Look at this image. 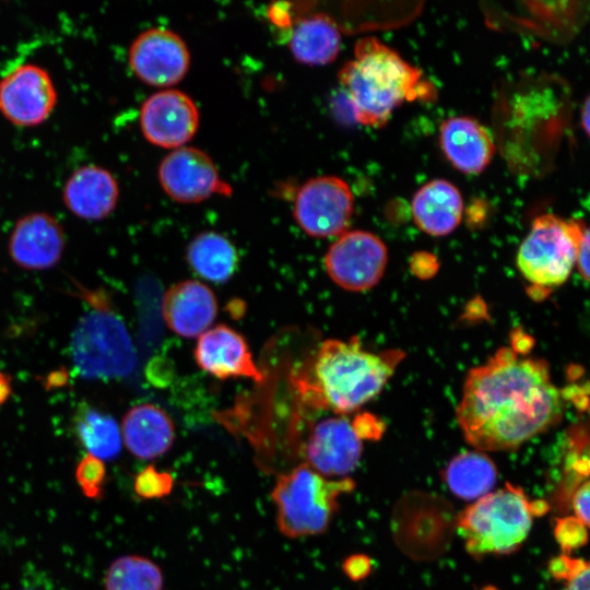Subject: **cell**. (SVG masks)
<instances>
[{
  "label": "cell",
  "mask_w": 590,
  "mask_h": 590,
  "mask_svg": "<svg viewBox=\"0 0 590 590\" xmlns=\"http://www.w3.org/2000/svg\"><path fill=\"white\" fill-rule=\"evenodd\" d=\"M564 398L545 361L499 349L465 379L457 420L467 441L483 451L510 450L557 424Z\"/></svg>",
  "instance_id": "obj_1"
},
{
  "label": "cell",
  "mask_w": 590,
  "mask_h": 590,
  "mask_svg": "<svg viewBox=\"0 0 590 590\" xmlns=\"http://www.w3.org/2000/svg\"><path fill=\"white\" fill-rule=\"evenodd\" d=\"M357 122L380 128L403 102L430 101L435 87L422 71L376 37H364L354 46V58L338 73Z\"/></svg>",
  "instance_id": "obj_2"
},
{
  "label": "cell",
  "mask_w": 590,
  "mask_h": 590,
  "mask_svg": "<svg viewBox=\"0 0 590 590\" xmlns=\"http://www.w3.org/2000/svg\"><path fill=\"white\" fill-rule=\"evenodd\" d=\"M403 357L400 351L368 352L356 337L326 340L312 361L306 390L319 406L338 414L353 412L382 390Z\"/></svg>",
  "instance_id": "obj_3"
},
{
  "label": "cell",
  "mask_w": 590,
  "mask_h": 590,
  "mask_svg": "<svg viewBox=\"0 0 590 590\" xmlns=\"http://www.w3.org/2000/svg\"><path fill=\"white\" fill-rule=\"evenodd\" d=\"M538 503H530L521 488H504L479 498L458 519V529L473 556L506 554L517 550L531 529Z\"/></svg>",
  "instance_id": "obj_4"
},
{
  "label": "cell",
  "mask_w": 590,
  "mask_h": 590,
  "mask_svg": "<svg viewBox=\"0 0 590 590\" xmlns=\"http://www.w3.org/2000/svg\"><path fill=\"white\" fill-rule=\"evenodd\" d=\"M354 487L352 479L330 481L306 463L279 475L271 498L280 532L291 539L323 533L339 508V497Z\"/></svg>",
  "instance_id": "obj_5"
},
{
  "label": "cell",
  "mask_w": 590,
  "mask_h": 590,
  "mask_svg": "<svg viewBox=\"0 0 590 590\" xmlns=\"http://www.w3.org/2000/svg\"><path fill=\"white\" fill-rule=\"evenodd\" d=\"M586 229L582 221L554 214L538 216L518 250L521 274L540 287L563 284L576 264L578 245Z\"/></svg>",
  "instance_id": "obj_6"
},
{
  "label": "cell",
  "mask_w": 590,
  "mask_h": 590,
  "mask_svg": "<svg viewBox=\"0 0 590 590\" xmlns=\"http://www.w3.org/2000/svg\"><path fill=\"white\" fill-rule=\"evenodd\" d=\"M75 369L88 379L127 376L134 367L135 353L123 322L101 307L85 315L71 340Z\"/></svg>",
  "instance_id": "obj_7"
},
{
  "label": "cell",
  "mask_w": 590,
  "mask_h": 590,
  "mask_svg": "<svg viewBox=\"0 0 590 590\" xmlns=\"http://www.w3.org/2000/svg\"><path fill=\"white\" fill-rule=\"evenodd\" d=\"M354 212V197L346 181L337 176L308 179L297 190L293 215L309 236H340L349 227Z\"/></svg>",
  "instance_id": "obj_8"
},
{
  "label": "cell",
  "mask_w": 590,
  "mask_h": 590,
  "mask_svg": "<svg viewBox=\"0 0 590 590\" xmlns=\"http://www.w3.org/2000/svg\"><path fill=\"white\" fill-rule=\"evenodd\" d=\"M388 262L384 241L366 231L341 234L324 256V267L330 279L351 292L374 287L382 278Z\"/></svg>",
  "instance_id": "obj_9"
},
{
  "label": "cell",
  "mask_w": 590,
  "mask_h": 590,
  "mask_svg": "<svg viewBox=\"0 0 590 590\" xmlns=\"http://www.w3.org/2000/svg\"><path fill=\"white\" fill-rule=\"evenodd\" d=\"M57 101L49 72L36 63H21L0 79V113L14 126L43 123L54 111Z\"/></svg>",
  "instance_id": "obj_10"
},
{
  "label": "cell",
  "mask_w": 590,
  "mask_h": 590,
  "mask_svg": "<svg viewBox=\"0 0 590 590\" xmlns=\"http://www.w3.org/2000/svg\"><path fill=\"white\" fill-rule=\"evenodd\" d=\"M130 69L142 82L157 87L177 84L186 75L190 54L184 39L175 32L151 27L141 32L128 51Z\"/></svg>",
  "instance_id": "obj_11"
},
{
  "label": "cell",
  "mask_w": 590,
  "mask_h": 590,
  "mask_svg": "<svg viewBox=\"0 0 590 590\" xmlns=\"http://www.w3.org/2000/svg\"><path fill=\"white\" fill-rule=\"evenodd\" d=\"M157 176L165 193L180 203H198L215 193L232 192L210 156L197 148L173 150L161 162Z\"/></svg>",
  "instance_id": "obj_12"
},
{
  "label": "cell",
  "mask_w": 590,
  "mask_h": 590,
  "mask_svg": "<svg viewBox=\"0 0 590 590\" xmlns=\"http://www.w3.org/2000/svg\"><path fill=\"white\" fill-rule=\"evenodd\" d=\"M140 128L152 144L178 149L187 143L199 127V111L184 92L165 88L151 94L140 108Z\"/></svg>",
  "instance_id": "obj_13"
},
{
  "label": "cell",
  "mask_w": 590,
  "mask_h": 590,
  "mask_svg": "<svg viewBox=\"0 0 590 590\" xmlns=\"http://www.w3.org/2000/svg\"><path fill=\"white\" fill-rule=\"evenodd\" d=\"M66 235L51 214L35 211L20 217L11 232L8 249L13 262L25 270H46L56 266L64 251Z\"/></svg>",
  "instance_id": "obj_14"
},
{
  "label": "cell",
  "mask_w": 590,
  "mask_h": 590,
  "mask_svg": "<svg viewBox=\"0 0 590 590\" xmlns=\"http://www.w3.org/2000/svg\"><path fill=\"white\" fill-rule=\"evenodd\" d=\"M361 457V439L344 417L317 423L305 445L306 464L324 477L347 475Z\"/></svg>",
  "instance_id": "obj_15"
},
{
  "label": "cell",
  "mask_w": 590,
  "mask_h": 590,
  "mask_svg": "<svg viewBox=\"0 0 590 590\" xmlns=\"http://www.w3.org/2000/svg\"><path fill=\"white\" fill-rule=\"evenodd\" d=\"M194 358L198 366L220 378L244 377L261 381L246 339L233 328L219 324L199 335Z\"/></svg>",
  "instance_id": "obj_16"
},
{
  "label": "cell",
  "mask_w": 590,
  "mask_h": 590,
  "mask_svg": "<svg viewBox=\"0 0 590 590\" xmlns=\"http://www.w3.org/2000/svg\"><path fill=\"white\" fill-rule=\"evenodd\" d=\"M119 184L114 174L96 164L75 168L62 187V201L75 216L101 221L109 216L119 200Z\"/></svg>",
  "instance_id": "obj_17"
},
{
  "label": "cell",
  "mask_w": 590,
  "mask_h": 590,
  "mask_svg": "<svg viewBox=\"0 0 590 590\" xmlns=\"http://www.w3.org/2000/svg\"><path fill=\"white\" fill-rule=\"evenodd\" d=\"M167 327L178 335L196 338L210 329L217 315V300L204 283L185 280L172 285L162 300Z\"/></svg>",
  "instance_id": "obj_18"
},
{
  "label": "cell",
  "mask_w": 590,
  "mask_h": 590,
  "mask_svg": "<svg viewBox=\"0 0 590 590\" xmlns=\"http://www.w3.org/2000/svg\"><path fill=\"white\" fill-rule=\"evenodd\" d=\"M441 150L450 164L464 174H480L491 163L495 145L487 129L477 120L457 116L441 122Z\"/></svg>",
  "instance_id": "obj_19"
},
{
  "label": "cell",
  "mask_w": 590,
  "mask_h": 590,
  "mask_svg": "<svg viewBox=\"0 0 590 590\" xmlns=\"http://www.w3.org/2000/svg\"><path fill=\"white\" fill-rule=\"evenodd\" d=\"M121 439L137 458L151 460L166 453L175 440V426L161 408L143 403L131 408L121 422Z\"/></svg>",
  "instance_id": "obj_20"
},
{
  "label": "cell",
  "mask_w": 590,
  "mask_h": 590,
  "mask_svg": "<svg viewBox=\"0 0 590 590\" xmlns=\"http://www.w3.org/2000/svg\"><path fill=\"white\" fill-rule=\"evenodd\" d=\"M411 211L420 229L432 236H446L461 222L463 199L455 185L435 179L415 192Z\"/></svg>",
  "instance_id": "obj_21"
},
{
  "label": "cell",
  "mask_w": 590,
  "mask_h": 590,
  "mask_svg": "<svg viewBox=\"0 0 590 590\" xmlns=\"http://www.w3.org/2000/svg\"><path fill=\"white\" fill-rule=\"evenodd\" d=\"M341 47V33L335 22L322 13L299 20L290 38L294 58L303 63L322 66L332 62Z\"/></svg>",
  "instance_id": "obj_22"
},
{
  "label": "cell",
  "mask_w": 590,
  "mask_h": 590,
  "mask_svg": "<svg viewBox=\"0 0 590 590\" xmlns=\"http://www.w3.org/2000/svg\"><path fill=\"white\" fill-rule=\"evenodd\" d=\"M187 261L201 278L224 283L236 272L238 255L225 236L215 232H203L188 245Z\"/></svg>",
  "instance_id": "obj_23"
},
{
  "label": "cell",
  "mask_w": 590,
  "mask_h": 590,
  "mask_svg": "<svg viewBox=\"0 0 590 590\" xmlns=\"http://www.w3.org/2000/svg\"><path fill=\"white\" fill-rule=\"evenodd\" d=\"M450 491L462 499H475L486 495L494 486L497 471L485 455L468 451L455 457L444 473Z\"/></svg>",
  "instance_id": "obj_24"
},
{
  "label": "cell",
  "mask_w": 590,
  "mask_h": 590,
  "mask_svg": "<svg viewBox=\"0 0 590 590\" xmlns=\"http://www.w3.org/2000/svg\"><path fill=\"white\" fill-rule=\"evenodd\" d=\"M75 432L88 455L103 461L114 459L121 450L120 428L110 415L83 408L76 415Z\"/></svg>",
  "instance_id": "obj_25"
},
{
  "label": "cell",
  "mask_w": 590,
  "mask_h": 590,
  "mask_svg": "<svg viewBox=\"0 0 590 590\" xmlns=\"http://www.w3.org/2000/svg\"><path fill=\"white\" fill-rule=\"evenodd\" d=\"M163 585L160 566L140 555L116 558L105 575L106 590H163Z\"/></svg>",
  "instance_id": "obj_26"
},
{
  "label": "cell",
  "mask_w": 590,
  "mask_h": 590,
  "mask_svg": "<svg viewBox=\"0 0 590 590\" xmlns=\"http://www.w3.org/2000/svg\"><path fill=\"white\" fill-rule=\"evenodd\" d=\"M106 476V467L103 460L86 455L75 469V480L82 493L87 498H99Z\"/></svg>",
  "instance_id": "obj_27"
},
{
  "label": "cell",
  "mask_w": 590,
  "mask_h": 590,
  "mask_svg": "<svg viewBox=\"0 0 590 590\" xmlns=\"http://www.w3.org/2000/svg\"><path fill=\"white\" fill-rule=\"evenodd\" d=\"M174 479L170 473L160 471L154 465L145 467L134 479L135 494L144 499L162 498L170 494Z\"/></svg>",
  "instance_id": "obj_28"
},
{
  "label": "cell",
  "mask_w": 590,
  "mask_h": 590,
  "mask_svg": "<svg viewBox=\"0 0 590 590\" xmlns=\"http://www.w3.org/2000/svg\"><path fill=\"white\" fill-rule=\"evenodd\" d=\"M555 539L565 553L583 545L587 540V528L576 517H564L556 520Z\"/></svg>",
  "instance_id": "obj_29"
},
{
  "label": "cell",
  "mask_w": 590,
  "mask_h": 590,
  "mask_svg": "<svg viewBox=\"0 0 590 590\" xmlns=\"http://www.w3.org/2000/svg\"><path fill=\"white\" fill-rule=\"evenodd\" d=\"M589 564L582 559H574L563 554L550 563V571L556 579L569 580Z\"/></svg>",
  "instance_id": "obj_30"
},
{
  "label": "cell",
  "mask_w": 590,
  "mask_h": 590,
  "mask_svg": "<svg viewBox=\"0 0 590 590\" xmlns=\"http://www.w3.org/2000/svg\"><path fill=\"white\" fill-rule=\"evenodd\" d=\"M370 568V559L363 554L351 555L342 564L344 574L354 581L365 578Z\"/></svg>",
  "instance_id": "obj_31"
},
{
  "label": "cell",
  "mask_w": 590,
  "mask_h": 590,
  "mask_svg": "<svg viewBox=\"0 0 590 590\" xmlns=\"http://www.w3.org/2000/svg\"><path fill=\"white\" fill-rule=\"evenodd\" d=\"M352 427L359 439H374L380 436V423L369 414H361L353 421Z\"/></svg>",
  "instance_id": "obj_32"
},
{
  "label": "cell",
  "mask_w": 590,
  "mask_h": 590,
  "mask_svg": "<svg viewBox=\"0 0 590 590\" xmlns=\"http://www.w3.org/2000/svg\"><path fill=\"white\" fill-rule=\"evenodd\" d=\"M571 504L576 518L587 527L589 524V482L587 480L575 489Z\"/></svg>",
  "instance_id": "obj_33"
},
{
  "label": "cell",
  "mask_w": 590,
  "mask_h": 590,
  "mask_svg": "<svg viewBox=\"0 0 590 590\" xmlns=\"http://www.w3.org/2000/svg\"><path fill=\"white\" fill-rule=\"evenodd\" d=\"M576 266L585 281L589 280V231L583 233L577 249Z\"/></svg>",
  "instance_id": "obj_34"
},
{
  "label": "cell",
  "mask_w": 590,
  "mask_h": 590,
  "mask_svg": "<svg viewBox=\"0 0 590 590\" xmlns=\"http://www.w3.org/2000/svg\"><path fill=\"white\" fill-rule=\"evenodd\" d=\"M589 566L585 567L577 575L570 578L563 590H589Z\"/></svg>",
  "instance_id": "obj_35"
},
{
  "label": "cell",
  "mask_w": 590,
  "mask_h": 590,
  "mask_svg": "<svg viewBox=\"0 0 590 590\" xmlns=\"http://www.w3.org/2000/svg\"><path fill=\"white\" fill-rule=\"evenodd\" d=\"M12 391L11 377L4 373H0V404L4 403Z\"/></svg>",
  "instance_id": "obj_36"
},
{
  "label": "cell",
  "mask_w": 590,
  "mask_h": 590,
  "mask_svg": "<svg viewBox=\"0 0 590 590\" xmlns=\"http://www.w3.org/2000/svg\"><path fill=\"white\" fill-rule=\"evenodd\" d=\"M581 114H582L581 115L582 128H583L585 132L588 134L589 133V122H590V119H589V116H590L589 98L588 97L585 101Z\"/></svg>",
  "instance_id": "obj_37"
}]
</instances>
